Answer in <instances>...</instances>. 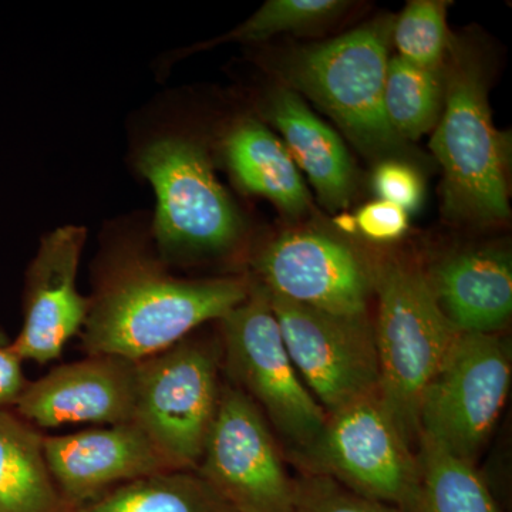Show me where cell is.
<instances>
[{
  "instance_id": "obj_1",
  "label": "cell",
  "mask_w": 512,
  "mask_h": 512,
  "mask_svg": "<svg viewBox=\"0 0 512 512\" xmlns=\"http://www.w3.org/2000/svg\"><path fill=\"white\" fill-rule=\"evenodd\" d=\"M249 282L175 278L148 256H119L101 282L83 326L89 355L138 363L173 348L247 299Z\"/></svg>"
},
{
  "instance_id": "obj_2",
  "label": "cell",
  "mask_w": 512,
  "mask_h": 512,
  "mask_svg": "<svg viewBox=\"0 0 512 512\" xmlns=\"http://www.w3.org/2000/svg\"><path fill=\"white\" fill-rule=\"evenodd\" d=\"M444 104L430 148L443 167L444 211L451 220L488 225L510 217V140L494 126L481 64L453 43Z\"/></svg>"
},
{
  "instance_id": "obj_3",
  "label": "cell",
  "mask_w": 512,
  "mask_h": 512,
  "mask_svg": "<svg viewBox=\"0 0 512 512\" xmlns=\"http://www.w3.org/2000/svg\"><path fill=\"white\" fill-rule=\"evenodd\" d=\"M372 282L379 298V394L413 447L420 439L423 394L460 332L441 312L423 272L387 262L373 272Z\"/></svg>"
},
{
  "instance_id": "obj_4",
  "label": "cell",
  "mask_w": 512,
  "mask_h": 512,
  "mask_svg": "<svg viewBox=\"0 0 512 512\" xmlns=\"http://www.w3.org/2000/svg\"><path fill=\"white\" fill-rule=\"evenodd\" d=\"M392 32L390 20H375L301 50L286 67L291 90L309 97L369 156H390L404 146L383 106Z\"/></svg>"
},
{
  "instance_id": "obj_5",
  "label": "cell",
  "mask_w": 512,
  "mask_h": 512,
  "mask_svg": "<svg viewBox=\"0 0 512 512\" xmlns=\"http://www.w3.org/2000/svg\"><path fill=\"white\" fill-rule=\"evenodd\" d=\"M220 322L235 387L302 456L318 439L326 412L293 366L264 286L249 284L247 299Z\"/></svg>"
},
{
  "instance_id": "obj_6",
  "label": "cell",
  "mask_w": 512,
  "mask_h": 512,
  "mask_svg": "<svg viewBox=\"0 0 512 512\" xmlns=\"http://www.w3.org/2000/svg\"><path fill=\"white\" fill-rule=\"evenodd\" d=\"M301 457L309 474L404 512L412 508L420 478L417 454L379 392L326 413L318 439Z\"/></svg>"
},
{
  "instance_id": "obj_7",
  "label": "cell",
  "mask_w": 512,
  "mask_h": 512,
  "mask_svg": "<svg viewBox=\"0 0 512 512\" xmlns=\"http://www.w3.org/2000/svg\"><path fill=\"white\" fill-rule=\"evenodd\" d=\"M137 167L156 192L154 235L163 254H215L237 242L241 218L200 144L157 138L141 150Z\"/></svg>"
},
{
  "instance_id": "obj_8",
  "label": "cell",
  "mask_w": 512,
  "mask_h": 512,
  "mask_svg": "<svg viewBox=\"0 0 512 512\" xmlns=\"http://www.w3.org/2000/svg\"><path fill=\"white\" fill-rule=\"evenodd\" d=\"M220 394L214 353L183 340L137 363L133 423L171 470L195 471L214 426Z\"/></svg>"
},
{
  "instance_id": "obj_9",
  "label": "cell",
  "mask_w": 512,
  "mask_h": 512,
  "mask_svg": "<svg viewBox=\"0 0 512 512\" xmlns=\"http://www.w3.org/2000/svg\"><path fill=\"white\" fill-rule=\"evenodd\" d=\"M510 384V353L503 340L460 333L421 399L420 436L474 463L493 433Z\"/></svg>"
},
{
  "instance_id": "obj_10",
  "label": "cell",
  "mask_w": 512,
  "mask_h": 512,
  "mask_svg": "<svg viewBox=\"0 0 512 512\" xmlns=\"http://www.w3.org/2000/svg\"><path fill=\"white\" fill-rule=\"evenodd\" d=\"M234 512H292L295 480L264 413L235 386L221 387L197 470Z\"/></svg>"
},
{
  "instance_id": "obj_11",
  "label": "cell",
  "mask_w": 512,
  "mask_h": 512,
  "mask_svg": "<svg viewBox=\"0 0 512 512\" xmlns=\"http://www.w3.org/2000/svg\"><path fill=\"white\" fill-rule=\"evenodd\" d=\"M266 295L293 366L326 413L379 392L375 325L369 315H333Z\"/></svg>"
},
{
  "instance_id": "obj_12",
  "label": "cell",
  "mask_w": 512,
  "mask_h": 512,
  "mask_svg": "<svg viewBox=\"0 0 512 512\" xmlns=\"http://www.w3.org/2000/svg\"><path fill=\"white\" fill-rule=\"evenodd\" d=\"M255 271L272 295L333 315H367L372 274L339 239L286 232L262 251Z\"/></svg>"
},
{
  "instance_id": "obj_13",
  "label": "cell",
  "mask_w": 512,
  "mask_h": 512,
  "mask_svg": "<svg viewBox=\"0 0 512 512\" xmlns=\"http://www.w3.org/2000/svg\"><path fill=\"white\" fill-rule=\"evenodd\" d=\"M87 231L64 225L49 232L26 271L25 320L10 348L25 362L46 365L62 355L64 346L89 315L92 301L77 289V272Z\"/></svg>"
},
{
  "instance_id": "obj_14",
  "label": "cell",
  "mask_w": 512,
  "mask_h": 512,
  "mask_svg": "<svg viewBox=\"0 0 512 512\" xmlns=\"http://www.w3.org/2000/svg\"><path fill=\"white\" fill-rule=\"evenodd\" d=\"M136 379L137 363L90 355L28 383L13 410L36 429L133 423Z\"/></svg>"
},
{
  "instance_id": "obj_15",
  "label": "cell",
  "mask_w": 512,
  "mask_h": 512,
  "mask_svg": "<svg viewBox=\"0 0 512 512\" xmlns=\"http://www.w3.org/2000/svg\"><path fill=\"white\" fill-rule=\"evenodd\" d=\"M43 448L57 490L73 510L119 485L171 471L134 423L45 437Z\"/></svg>"
},
{
  "instance_id": "obj_16",
  "label": "cell",
  "mask_w": 512,
  "mask_h": 512,
  "mask_svg": "<svg viewBox=\"0 0 512 512\" xmlns=\"http://www.w3.org/2000/svg\"><path fill=\"white\" fill-rule=\"evenodd\" d=\"M427 281L441 312L460 333L495 335L510 322L512 261L504 249L448 256Z\"/></svg>"
},
{
  "instance_id": "obj_17",
  "label": "cell",
  "mask_w": 512,
  "mask_h": 512,
  "mask_svg": "<svg viewBox=\"0 0 512 512\" xmlns=\"http://www.w3.org/2000/svg\"><path fill=\"white\" fill-rule=\"evenodd\" d=\"M268 117L284 137L293 163L308 175L320 201L330 211L345 210L355 191V165L338 134L289 89L272 94Z\"/></svg>"
},
{
  "instance_id": "obj_18",
  "label": "cell",
  "mask_w": 512,
  "mask_h": 512,
  "mask_svg": "<svg viewBox=\"0 0 512 512\" xmlns=\"http://www.w3.org/2000/svg\"><path fill=\"white\" fill-rule=\"evenodd\" d=\"M225 157L244 190L262 195L292 217L309 205V192L281 140L264 124L245 120L225 138Z\"/></svg>"
},
{
  "instance_id": "obj_19",
  "label": "cell",
  "mask_w": 512,
  "mask_h": 512,
  "mask_svg": "<svg viewBox=\"0 0 512 512\" xmlns=\"http://www.w3.org/2000/svg\"><path fill=\"white\" fill-rule=\"evenodd\" d=\"M43 440L15 410H0V512H73L47 467Z\"/></svg>"
},
{
  "instance_id": "obj_20",
  "label": "cell",
  "mask_w": 512,
  "mask_h": 512,
  "mask_svg": "<svg viewBox=\"0 0 512 512\" xmlns=\"http://www.w3.org/2000/svg\"><path fill=\"white\" fill-rule=\"evenodd\" d=\"M73 512H234L197 471L171 470L113 488Z\"/></svg>"
},
{
  "instance_id": "obj_21",
  "label": "cell",
  "mask_w": 512,
  "mask_h": 512,
  "mask_svg": "<svg viewBox=\"0 0 512 512\" xmlns=\"http://www.w3.org/2000/svg\"><path fill=\"white\" fill-rule=\"evenodd\" d=\"M419 488L409 512H500L470 461L420 436Z\"/></svg>"
},
{
  "instance_id": "obj_22",
  "label": "cell",
  "mask_w": 512,
  "mask_h": 512,
  "mask_svg": "<svg viewBox=\"0 0 512 512\" xmlns=\"http://www.w3.org/2000/svg\"><path fill=\"white\" fill-rule=\"evenodd\" d=\"M444 104V74L400 56L389 59L383 106L387 121L403 141L417 140L436 127Z\"/></svg>"
},
{
  "instance_id": "obj_23",
  "label": "cell",
  "mask_w": 512,
  "mask_h": 512,
  "mask_svg": "<svg viewBox=\"0 0 512 512\" xmlns=\"http://www.w3.org/2000/svg\"><path fill=\"white\" fill-rule=\"evenodd\" d=\"M443 0H412L393 25L392 37L399 56L424 69H441L450 36Z\"/></svg>"
},
{
  "instance_id": "obj_24",
  "label": "cell",
  "mask_w": 512,
  "mask_h": 512,
  "mask_svg": "<svg viewBox=\"0 0 512 512\" xmlns=\"http://www.w3.org/2000/svg\"><path fill=\"white\" fill-rule=\"evenodd\" d=\"M348 6L342 0H269L218 42H261L281 33L303 32L338 18Z\"/></svg>"
},
{
  "instance_id": "obj_25",
  "label": "cell",
  "mask_w": 512,
  "mask_h": 512,
  "mask_svg": "<svg viewBox=\"0 0 512 512\" xmlns=\"http://www.w3.org/2000/svg\"><path fill=\"white\" fill-rule=\"evenodd\" d=\"M292 512H404L394 505L353 493L332 478L305 474L295 480Z\"/></svg>"
},
{
  "instance_id": "obj_26",
  "label": "cell",
  "mask_w": 512,
  "mask_h": 512,
  "mask_svg": "<svg viewBox=\"0 0 512 512\" xmlns=\"http://www.w3.org/2000/svg\"><path fill=\"white\" fill-rule=\"evenodd\" d=\"M373 188L380 200L392 202L404 211H417L424 197L423 178L413 165L383 160L373 171Z\"/></svg>"
},
{
  "instance_id": "obj_27",
  "label": "cell",
  "mask_w": 512,
  "mask_h": 512,
  "mask_svg": "<svg viewBox=\"0 0 512 512\" xmlns=\"http://www.w3.org/2000/svg\"><path fill=\"white\" fill-rule=\"evenodd\" d=\"M355 217L357 232L376 242L396 241L409 229V214L392 202H369Z\"/></svg>"
},
{
  "instance_id": "obj_28",
  "label": "cell",
  "mask_w": 512,
  "mask_h": 512,
  "mask_svg": "<svg viewBox=\"0 0 512 512\" xmlns=\"http://www.w3.org/2000/svg\"><path fill=\"white\" fill-rule=\"evenodd\" d=\"M22 363L10 345L0 348V410L13 409L28 386Z\"/></svg>"
},
{
  "instance_id": "obj_29",
  "label": "cell",
  "mask_w": 512,
  "mask_h": 512,
  "mask_svg": "<svg viewBox=\"0 0 512 512\" xmlns=\"http://www.w3.org/2000/svg\"><path fill=\"white\" fill-rule=\"evenodd\" d=\"M333 222H335L339 231L345 232V234H357V222L355 215L349 214V212H340Z\"/></svg>"
},
{
  "instance_id": "obj_30",
  "label": "cell",
  "mask_w": 512,
  "mask_h": 512,
  "mask_svg": "<svg viewBox=\"0 0 512 512\" xmlns=\"http://www.w3.org/2000/svg\"><path fill=\"white\" fill-rule=\"evenodd\" d=\"M10 345V340L8 338V335H6L5 332H3L2 329H0V348H5V346Z\"/></svg>"
}]
</instances>
